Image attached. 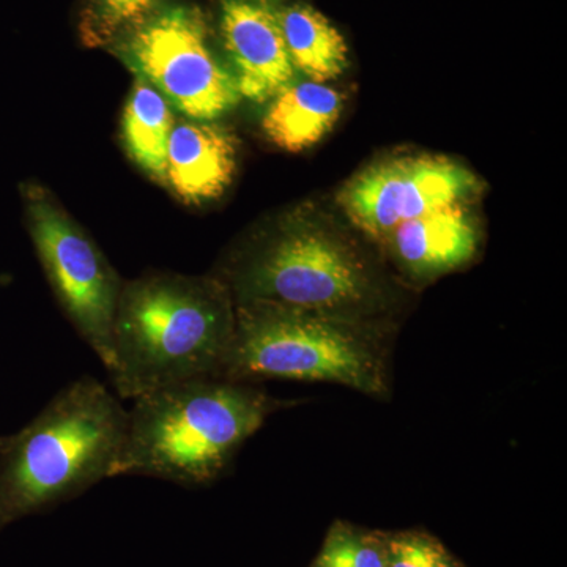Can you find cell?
I'll return each instance as SVG.
<instances>
[{
  "label": "cell",
  "mask_w": 567,
  "mask_h": 567,
  "mask_svg": "<svg viewBox=\"0 0 567 567\" xmlns=\"http://www.w3.org/2000/svg\"><path fill=\"white\" fill-rule=\"evenodd\" d=\"M3 436H0V445H2Z\"/></svg>",
  "instance_id": "obj_18"
},
{
  "label": "cell",
  "mask_w": 567,
  "mask_h": 567,
  "mask_svg": "<svg viewBox=\"0 0 567 567\" xmlns=\"http://www.w3.org/2000/svg\"><path fill=\"white\" fill-rule=\"evenodd\" d=\"M123 55L140 80L189 121H216L240 102L234 73L216 58L203 13L194 7L153 14L123 44Z\"/></svg>",
  "instance_id": "obj_7"
},
{
  "label": "cell",
  "mask_w": 567,
  "mask_h": 567,
  "mask_svg": "<svg viewBox=\"0 0 567 567\" xmlns=\"http://www.w3.org/2000/svg\"><path fill=\"white\" fill-rule=\"evenodd\" d=\"M278 14L295 71L323 84L344 74L349 48L333 22L309 6H293Z\"/></svg>",
  "instance_id": "obj_13"
},
{
  "label": "cell",
  "mask_w": 567,
  "mask_h": 567,
  "mask_svg": "<svg viewBox=\"0 0 567 567\" xmlns=\"http://www.w3.org/2000/svg\"><path fill=\"white\" fill-rule=\"evenodd\" d=\"M483 183L464 164L439 155H405L364 167L346 183L339 205L358 230L385 240L425 213L468 204Z\"/></svg>",
  "instance_id": "obj_8"
},
{
  "label": "cell",
  "mask_w": 567,
  "mask_h": 567,
  "mask_svg": "<svg viewBox=\"0 0 567 567\" xmlns=\"http://www.w3.org/2000/svg\"><path fill=\"white\" fill-rule=\"evenodd\" d=\"M156 0H93V25L100 35L112 32L144 18Z\"/></svg>",
  "instance_id": "obj_17"
},
{
  "label": "cell",
  "mask_w": 567,
  "mask_h": 567,
  "mask_svg": "<svg viewBox=\"0 0 567 567\" xmlns=\"http://www.w3.org/2000/svg\"><path fill=\"white\" fill-rule=\"evenodd\" d=\"M312 567H386L385 537L338 522Z\"/></svg>",
  "instance_id": "obj_15"
},
{
  "label": "cell",
  "mask_w": 567,
  "mask_h": 567,
  "mask_svg": "<svg viewBox=\"0 0 567 567\" xmlns=\"http://www.w3.org/2000/svg\"><path fill=\"white\" fill-rule=\"evenodd\" d=\"M174 125L169 102L151 84L137 80L123 110V142L133 162L159 183H166L167 147Z\"/></svg>",
  "instance_id": "obj_14"
},
{
  "label": "cell",
  "mask_w": 567,
  "mask_h": 567,
  "mask_svg": "<svg viewBox=\"0 0 567 567\" xmlns=\"http://www.w3.org/2000/svg\"><path fill=\"white\" fill-rule=\"evenodd\" d=\"M218 379L331 382L385 395V352L374 324L271 301L235 305L233 346Z\"/></svg>",
  "instance_id": "obj_5"
},
{
  "label": "cell",
  "mask_w": 567,
  "mask_h": 567,
  "mask_svg": "<svg viewBox=\"0 0 567 567\" xmlns=\"http://www.w3.org/2000/svg\"><path fill=\"white\" fill-rule=\"evenodd\" d=\"M24 204L29 234L52 292L107 371L123 282L102 249L47 189L25 186Z\"/></svg>",
  "instance_id": "obj_6"
},
{
  "label": "cell",
  "mask_w": 567,
  "mask_h": 567,
  "mask_svg": "<svg viewBox=\"0 0 567 567\" xmlns=\"http://www.w3.org/2000/svg\"><path fill=\"white\" fill-rule=\"evenodd\" d=\"M383 244L406 274L435 278L456 270L475 256L480 226L468 204H456L401 224L386 235Z\"/></svg>",
  "instance_id": "obj_11"
},
{
  "label": "cell",
  "mask_w": 567,
  "mask_h": 567,
  "mask_svg": "<svg viewBox=\"0 0 567 567\" xmlns=\"http://www.w3.org/2000/svg\"><path fill=\"white\" fill-rule=\"evenodd\" d=\"M342 110L344 96L330 85L293 81L268 104L262 117L264 134L279 151H309L334 128Z\"/></svg>",
  "instance_id": "obj_12"
},
{
  "label": "cell",
  "mask_w": 567,
  "mask_h": 567,
  "mask_svg": "<svg viewBox=\"0 0 567 567\" xmlns=\"http://www.w3.org/2000/svg\"><path fill=\"white\" fill-rule=\"evenodd\" d=\"M386 567H458L435 537L420 532L385 537Z\"/></svg>",
  "instance_id": "obj_16"
},
{
  "label": "cell",
  "mask_w": 567,
  "mask_h": 567,
  "mask_svg": "<svg viewBox=\"0 0 567 567\" xmlns=\"http://www.w3.org/2000/svg\"><path fill=\"white\" fill-rule=\"evenodd\" d=\"M282 404L251 383L216 377L142 394L133 399L112 477L147 476L177 486H208Z\"/></svg>",
  "instance_id": "obj_3"
},
{
  "label": "cell",
  "mask_w": 567,
  "mask_h": 567,
  "mask_svg": "<svg viewBox=\"0 0 567 567\" xmlns=\"http://www.w3.org/2000/svg\"><path fill=\"white\" fill-rule=\"evenodd\" d=\"M235 303L216 276L151 274L122 286L107 369L118 399L221 374Z\"/></svg>",
  "instance_id": "obj_1"
},
{
  "label": "cell",
  "mask_w": 567,
  "mask_h": 567,
  "mask_svg": "<svg viewBox=\"0 0 567 567\" xmlns=\"http://www.w3.org/2000/svg\"><path fill=\"white\" fill-rule=\"evenodd\" d=\"M234 303L271 301L372 323L386 308L374 265L344 234L295 218L252 238L223 265Z\"/></svg>",
  "instance_id": "obj_4"
},
{
  "label": "cell",
  "mask_w": 567,
  "mask_h": 567,
  "mask_svg": "<svg viewBox=\"0 0 567 567\" xmlns=\"http://www.w3.org/2000/svg\"><path fill=\"white\" fill-rule=\"evenodd\" d=\"M237 156V140L224 126L197 121L175 123L167 147L166 185L182 203H212L233 185Z\"/></svg>",
  "instance_id": "obj_10"
},
{
  "label": "cell",
  "mask_w": 567,
  "mask_h": 567,
  "mask_svg": "<svg viewBox=\"0 0 567 567\" xmlns=\"http://www.w3.org/2000/svg\"><path fill=\"white\" fill-rule=\"evenodd\" d=\"M128 412L95 377L62 388L31 423L0 445V532L110 480Z\"/></svg>",
  "instance_id": "obj_2"
},
{
  "label": "cell",
  "mask_w": 567,
  "mask_h": 567,
  "mask_svg": "<svg viewBox=\"0 0 567 567\" xmlns=\"http://www.w3.org/2000/svg\"><path fill=\"white\" fill-rule=\"evenodd\" d=\"M224 47L240 96L264 103L295 80L279 14L264 0H224Z\"/></svg>",
  "instance_id": "obj_9"
}]
</instances>
